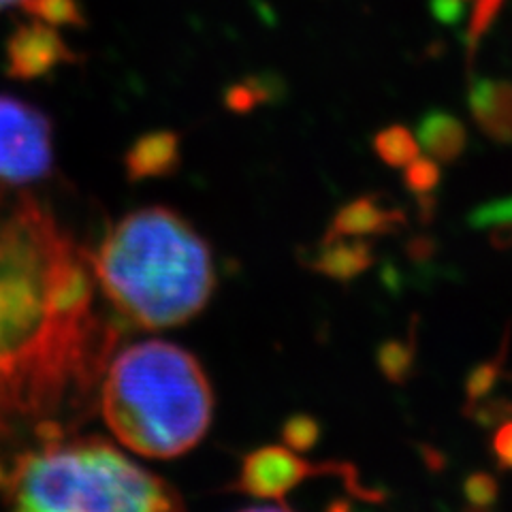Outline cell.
Instances as JSON below:
<instances>
[{"label": "cell", "instance_id": "cell-3", "mask_svg": "<svg viewBox=\"0 0 512 512\" xmlns=\"http://www.w3.org/2000/svg\"><path fill=\"white\" fill-rule=\"evenodd\" d=\"M101 410L128 451L173 459L195 448L214 416V391L197 357L163 340L131 344L105 365Z\"/></svg>", "mask_w": 512, "mask_h": 512}, {"label": "cell", "instance_id": "cell-8", "mask_svg": "<svg viewBox=\"0 0 512 512\" xmlns=\"http://www.w3.org/2000/svg\"><path fill=\"white\" fill-rule=\"evenodd\" d=\"M406 216L395 205L382 203L380 197H361L344 205L333 218V224L327 235H344V237H370L384 235L402 229Z\"/></svg>", "mask_w": 512, "mask_h": 512}, {"label": "cell", "instance_id": "cell-9", "mask_svg": "<svg viewBox=\"0 0 512 512\" xmlns=\"http://www.w3.org/2000/svg\"><path fill=\"white\" fill-rule=\"evenodd\" d=\"M470 111L487 137L512 143V84L478 79L470 90Z\"/></svg>", "mask_w": 512, "mask_h": 512}, {"label": "cell", "instance_id": "cell-2", "mask_svg": "<svg viewBox=\"0 0 512 512\" xmlns=\"http://www.w3.org/2000/svg\"><path fill=\"white\" fill-rule=\"evenodd\" d=\"M90 263L105 301L141 329L188 323L216 288L210 246L169 207H141L122 216L107 229Z\"/></svg>", "mask_w": 512, "mask_h": 512}, {"label": "cell", "instance_id": "cell-7", "mask_svg": "<svg viewBox=\"0 0 512 512\" xmlns=\"http://www.w3.org/2000/svg\"><path fill=\"white\" fill-rule=\"evenodd\" d=\"M64 60H69V47L45 22L20 28L9 41V73L13 77H41Z\"/></svg>", "mask_w": 512, "mask_h": 512}, {"label": "cell", "instance_id": "cell-20", "mask_svg": "<svg viewBox=\"0 0 512 512\" xmlns=\"http://www.w3.org/2000/svg\"><path fill=\"white\" fill-rule=\"evenodd\" d=\"M500 222H512V197L478 207L470 216V224L476 229H489Z\"/></svg>", "mask_w": 512, "mask_h": 512}, {"label": "cell", "instance_id": "cell-6", "mask_svg": "<svg viewBox=\"0 0 512 512\" xmlns=\"http://www.w3.org/2000/svg\"><path fill=\"white\" fill-rule=\"evenodd\" d=\"M323 472L327 470L310 466L291 446H263L244 457L237 476V489L250 498L274 502L286 498L312 474Z\"/></svg>", "mask_w": 512, "mask_h": 512}, {"label": "cell", "instance_id": "cell-15", "mask_svg": "<svg viewBox=\"0 0 512 512\" xmlns=\"http://www.w3.org/2000/svg\"><path fill=\"white\" fill-rule=\"evenodd\" d=\"M404 182L416 195H429L440 184V167L434 158L416 156L406 165Z\"/></svg>", "mask_w": 512, "mask_h": 512}, {"label": "cell", "instance_id": "cell-23", "mask_svg": "<svg viewBox=\"0 0 512 512\" xmlns=\"http://www.w3.org/2000/svg\"><path fill=\"white\" fill-rule=\"evenodd\" d=\"M32 3H35V0H0V11H7L11 7H24V9H28Z\"/></svg>", "mask_w": 512, "mask_h": 512}, {"label": "cell", "instance_id": "cell-14", "mask_svg": "<svg viewBox=\"0 0 512 512\" xmlns=\"http://www.w3.org/2000/svg\"><path fill=\"white\" fill-rule=\"evenodd\" d=\"M414 344L410 342H387L378 352V365L382 374L393 382H404L412 374Z\"/></svg>", "mask_w": 512, "mask_h": 512}, {"label": "cell", "instance_id": "cell-13", "mask_svg": "<svg viewBox=\"0 0 512 512\" xmlns=\"http://www.w3.org/2000/svg\"><path fill=\"white\" fill-rule=\"evenodd\" d=\"M376 154L391 167H406L419 156V141L406 126H389L374 139Z\"/></svg>", "mask_w": 512, "mask_h": 512}, {"label": "cell", "instance_id": "cell-5", "mask_svg": "<svg viewBox=\"0 0 512 512\" xmlns=\"http://www.w3.org/2000/svg\"><path fill=\"white\" fill-rule=\"evenodd\" d=\"M54 167L52 122L22 99L0 94V192L41 182Z\"/></svg>", "mask_w": 512, "mask_h": 512}, {"label": "cell", "instance_id": "cell-4", "mask_svg": "<svg viewBox=\"0 0 512 512\" xmlns=\"http://www.w3.org/2000/svg\"><path fill=\"white\" fill-rule=\"evenodd\" d=\"M41 444L0 466V502L28 512L180 510V493L101 438L64 440L58 423Z\"/></svg>", "mask_w": 512, "mask_h": 512}, {"label": "cell", "instance_id": "cell-11", "mask_svg": "<svg viewBox=\"0 0 512 512\" xmlns=\"http://www.w3.org/2000/svg\"><path fill=\"white\" fill-rule=\"evenodd\" d=\"M374 263V252L365 237L327 235L314 267L335 280H352Z\"/></svg>", "mask_w": 512, "mask_h": 512}, {"label": "cell", "instance_id": "cell-22", "mask_svg": "<svg viewBox=\"0 0 512 512\" xmlns=\"http://www.w3.org/2000/svg\"><path fill=\"white\" fill-rule=\"evenodd\" d=\"M491 229V246L498 248V250H510L512 248V222H500V224H493Z\"/></svg>", "mask_w": 512, "mask_h": 512}, {"label": "cell", "instance_id": "cell-16", "mask_svg": "<svg viewBox=\"0 0 512 512\" xmlns=\"http://www.w3.org/2000/svg\"><path fill=\"white\" fill-rule=\"evenodd\" d=\"M502 363H504V355L474 367V370L468 376V380H466L468 402H478V399L487 397L493 391L495 382H498L500 372H502Z\"/></svg>", "mask_w": 512, "mask_h": 512}, {"label": "cell", "instance_id": "cell-12", "mask_svg": "<svg viewBox=\"0 0 512 512\" xmlns=\"http://www.w3.org/2000/svg\"><path fill=\"white\" fill-rule=\"evenodd\" d=\"M416 141L436 163H455L466 150V126L446 111H429L421 120Z\"/></svg>", "mask_w": 512, "mask_h": 512}, {"label": "cell", "instance_id": "cell-17", "mask_svg": "<svg viewBox=\"0 0 512 512\" xmlns=\"http://www.w3.org/2000/svg\"><path fill=\"white\" fill-rule=\"evenodd\" d=\"M466 414L483 427H495L508 419H512V402L504 397L495 399H478V402H468Z\"/></svg>", "mask_w": 512, "mask_h": 512}, {"label": "cell", "instance_id": "cell-1", "mask_svg": "<svg viewBox=\"0 0 512 512\" xmlns=\"http://www.w3.org/2000/svg\"><path fill=\"white\" fill-rule=\"evenodd\" d=\"M90 254L28 192H0V434L88 395L116 331L94 308Z\"/></svg>", "mask_w": 512, "mask_h": 512}, {"label": "cell", "instance_id": "cell-21", "mask_svg": "<svg viewBox=\"0 0 512 512\" xmlns=\"http://www.w3.org/2000/svg\"><path fill=\"white\" fill-rule=\"evenodd\" d=\"M493 455L502 468L512 470V419L498 425L493 436Z\"/></svg>", "mask_w": 512, "mask_h": 512}, {"label": "cell", "instance_id": "cell-18", "mask_svg": "<svg viewBox=\"0 0 512 512\" xmlns=\"http://www.w3.org/2000/svg\"><path fill=\"white\" fill-rule=\"evenodd\" d=\"M463 493L474 510H487L498 500V480L487 472H474L463 485Z\"/></svg>", "mask_w": 512, "mask_h": 512}, {"label": "cell", "instance_id": "cell-19", "mask_svg": "<svg viewBox=\"0 0 512 512\" xmlns=\"http://www.w3.org/2000/svg\"><path fill=\"white\" fill-rule=\"evenodd\" d=\"M318 436H320L318 423L312 419V416H306V414L295 416V419H291V423H288L284 429V442L286 446H291L293 451H306V448L316 444Z\"/></svg>", "mask_w": 512, "mask_h": 512}, {"label": "cell", "instance_id": "cell-10", "mask_svg": "<svg viewBox=\"0 0 512 512\" xmlns=\"http://www.w3.org/2000/svg\"><path fill=\"white\" fill-rule=\"evenodd\" d=\"M124 163L131 180H148L169 175L180 165V139L169 131L143 135L126 152Z\"/></svg>", "mask_w": 512, "mask_h": 512}]
</instances>
